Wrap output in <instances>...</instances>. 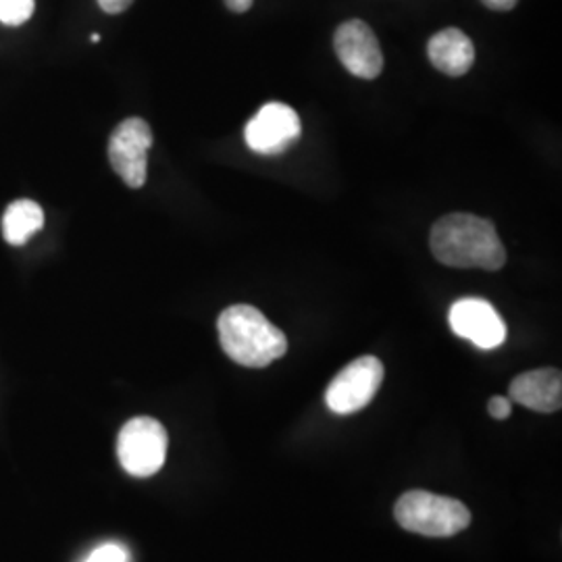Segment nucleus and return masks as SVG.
Returning a JSON list of instances; mask_svg holds the SVG:
<instances>
[{
	"label": "nucleus",
	"instance_id": "obj_1",
	"mask_svg": "<svg viewBox=\"0 0 562 562\" xmlns=\"http://www.w3.org/2000/svg\"><path fill=\"white\" fill-rule=\"evenodd\" d=\"M429 246L438 261L454 269L498 271L506 262L494 223L469 213H450L434 223Z\"/></svg>",
	"mask_w": 562,
	"mask_h": 562
},
{
	"label": "nucleus",
	"instance_id": "obj_2",
	"mask_svg": "<svg viewBox=\"0 0 562 562\" xmlns=\"http://www.w3.org/2000/svg\"><path fill=\"white\" fill-rule=\"evenodd\" d=\"M225 355L241 367L262 369L288 352V338L259 308L234 304L217 319Z\"/></svg>",
	"mask_w": 562,
	"mask_h": 562
},
{
	"label": "nucleus",
	"instance_id": "obj_3",
	"mask_svg": "<svg viewBox=\"0 0 562 562\" xmlns=\"http://www.w3.org/2000/svg\"><path fill=\"white\" fill-rule=\"evenodd\" d=\"M394 517L402 529L425 538H450L471 525V510L461 501L423 490L402 494Z\"/></svg>",
	"mask_w": 562,
	"mask_h": 562
},
{
	"label": "nucleus",
	"instance_id": "obj_4",
	"mask_svg": "<svg viewBox=\"0 0 562 562\" xmlns=\"http://www.w3.org/2000/svg\"><path fill=\"white\" fill-rule=\"evenodd\" d=\"M169 438L161 423L153 417H136L121 427L117 457L121 467L132 477H153L167 459Z\"/></svg>",
	"mask_w": 562,
	"mask_h": 562
},
{
	"label": "nucleus",
	"instance_id": "obj_5",
	"mask_svg": "<svg viewBox=\"0 0 562 562\" xmlns=\"http://www.w3.org/2000/svg\"><path fill=\"white\" fill-rule=\"evenodd\" d=\"M383 373L385 371L378 357H361L348 362L325 392L329 411L336 415H352L362 411L382 387Z\"/></svg>",
	"mask_w": 562,
	"mask_h": 562
},
{
	"label": "nucleus",
	"instance_id": "obj_6",
	"mask_svg": "<svg viewBox=\"0 0 562 562\" xmlns=\"http://www.w3.org/2000/svg\"><path fill=\"white\" fill-rule=\"evenodd\" d=\"M153 148L150 125L140 117L121 121L109 140V161L130 188L138 190L148 176V150Z\"/></svg>",
	"mask_w": 562,
	"mask_h": 562
},
{
	"label": "nucleus",
	"instance_id": "obj_7",
	"mask_svg": "<svg viewBox=\"0 0 562 562\" xmlns=\"http://www.w3.org/2000/svg\"><path fill=\"white\" fill-rule=\"evenodd\" d=\"M301 134L299 113L283 102H267L244 130L248 148L265 157L285 153L299 142Z\"/></svg>",
	"mask_w": 562,
	"mask_h": 562
},
{
	"label": "nucleus",
	"instance_id": "obj_8",
	"mask_svg": "<svg viewBox=\"0 0 562 562\" xmlns=\"http://www.w3.org/2000/svg\"><path fill=\"white\" fill-rule=\"evenodd\" d=\"M452 331L482 350H494L506 341V323L498 311L483 299H461L450 306Z\"/></svg>",
	"mask_w": 562,
	"mask_h": 562
},
{
	"label": "nucleus",
	"instance_id": "obj_9",
	"mask_svg": "<svg viewBox=\"0 0 562 562\" xmlns=\"http://www.w3.org/2000/svg\"><path fill=\"white\" fill-rule=\"evenodd\" d=\"M341 65L361 80H375L383 69L382 46L373 30L361 20L341 23L334 36Z\"/></svg>",
	"mask_w": 562,
	"mask_h": 562
},
{
	"label": "nucleus",
	"instance_id": "obj_10",
	"mask_svg": "<svg viewBox=\"0 0 562 562\" xmlns=\"http://www.w3.org/2000/svg\"><path fill=\"white\" fill-rule=\"evenodd\" d=\"M510 401L536 413H557L562 406V375L559 369H536L517 375L508 387Z\"/></svg>",
	"mask_w": 562,
	"mask_h": 562
},
{
	"label": "nucleus",
	"instance_id": "obj_11",
	"mask_svg": "<svg viewBox=\"0 0 562 562\" xmlns=\"http://www.w3.org/2000/svg\"><path fill=\"white\" fill-rule=\"evenodd\" d=\"M427 57L438 71L450 78H461L471 71L475 63V46L461 30L446 27L431 36L427 44Z\"/></svg>",
	"mask_w": 562,
	"mask_h": 562
},
{
	"label": "nucleus",
	"instance_id": "obj_12",
	"mask_svg": "<svg viewBox=\"0 0 562 562\" xmlns=\"http://www.w3.org/2000/svg\"><path fill=\"white\" fill-rule=\"evenodd\" d=\"M44 225L41 204L34 201H15L9 204L2 217V236L13 246H21L38 234Z\"/></svg>",
	"mask_w": 562,
	"mask_h": 562
},
{
	"label": "nucleus",
	"instance_id": "obj_13",
	"mask_svg": "<svg viewBox=\"0 0 562 562\" xmlns=\"http://www.w3.org/2000/svg\"><path fill=\"white\" fill-rule=\"evenodd\" d=\"M34 0H0V21L7 25H21L32 18Z\"/></svg>",
	"mask_w": 562,
	"mask_h": 562
},
{
	"label": "nucleus",
	"instance_id": "obj_14",
	"mask_svg": "<svg viewBox=\"0 0 562 562\" xmlns=\"http://www.w3.org/2000/svg\"><path fill=\"white\" fill-rule=\"evenodd\" d=\"M83 562H130V552L123 543H101L83 559Z\"/></svg>",
	"mask_w": 562,
	"mask_h": 562
},
{
	"label": "nucleus",
	"instance_id": "obj_15",
	"mask_svg": "<svg viewBox=\"0 0 562 562\" xmlns=\"http://www.w3.org/2000/svg\"><path fill=\"white\" fill-rule=\"evenodd\" d=\"M487 413H490L494 419L504 422V419H508L510 413H513V401L506 398V396H494V398L490 401V404H487Z\"/></svg>",
	"mask_w": 562,
	"mask_h": 562
},
{
	"label": "nucleus",
	"instance_id": "obj_16",
	"mask_svg": "<svg viewBox=\"0 0 562 562\" xmlns=\"http://www.w3.org/2000/svg\"><path fill=\"white\" fill-rule=\"evenodd\" d=\"M132 2L134 0H99L102 11L109 13V15H120L132 7Z\"/></svg>",
	"mask_w": 562,
	"mask_h": 562
},
{
	"label": "nucleus",
	"instance_id": "obj_17",
	"mask_svg": "<svg viewBox=\"0 0 562 562\" xmlns=\"http://www.w3.org/2000/svg\"><path fill=\"white\" fill-rule=\"evenodd\" d=\"M483 4L492 11H513L519 0H482Z\"/></svg>",
	"mask_w": 562,
	"mask_h": 562
},
{
	"label": "nucleus",
	"instance_id": "obj_18",
	"mask_svg": "<svg viewBox=\"0 0 562 562\" xmlns=\"http://www.w3.org/2000/svg\"><path fill=\"white\" fill-rule=\"evenodd\" d=\"M252 2H255V0H225L227 9H229L232 13H246V11L252 7Z\"/></svg>",
	"mask_w": 562,
	"mask_h": 562
}]
</instances>
